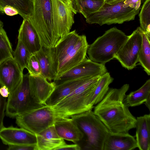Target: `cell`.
Segmentation results:
<instances>
[{
  "instance_id": "6da1fadb",
  "label": "cell",
  "mask_w": 150,
  "mask_h": 150,
  "mask_svg": "<svg viewBox=\"0 0 150 150\" xmlns=\"http://www.w3.org/2000/svg\"><path fill=\"white\" fill-rule=\"evenodd\" d=\"M129 85L110 88L103 99L94 107V115L110 132L129 133L135 128L136 118L124 102Z\"/></svg>"
},
{
  "instance_id": "7a4b0ae2",
  "label": "cell",
  "mask_w": 150,
  "mask_h": 150,
  "mask_svg": "<svg viewBox=\"0 0 150 150\" xmlns=\"http://www.w3.org/2000/svg\"><path fill=\"white\" fill-rule=\"evenodd\" d=\"M141 4V0H125L113 4L105 1L98 11L88 16L86 22L101 26L121 24L133 20L139 12Z\"/></svg>"
},
{
  "instance_id": "3957f363",
  "label": "cell",
  "mask_w": 150,
  "mask_h": 150,
  "mask_svg": "<svg viewBox=\"0 0 150 150\" xmlns=\"http://www.w3.org/2000/svg\"><path fill=\"white\" fill-rule=\"evenodd\" d=\"M71 117L83 134L82 139L77 143L81 150H103L104 141L110 132L92 110Z\"/></svg>"
},
{
  "instance_id": "277c9868",
  "label": "cell",
  "mask_w": 150,
  "mask_h": 150,
  "mask_svg": "<svg viewBox=\"0 0 150 150\" xmlns=\"http://www.w3.org/2000/svg\"><path fill=\"white\" fill-rule=\"evenodd\" d=\"M100 76L91 77L56 105L52 106L60 117H69L89 110V103Z\"/></svg>"
},
{
  "instance_id": "5b68a950",
  "label": "cell",
  "mask_w": 150,
  "mask_h": 150,
  "mask_svg": "<svg viewBox=\"0 0 150 150\" xmlns=\"http://www.w3.org/2000/svg\"><path fill=\"white\" fill-rule=\"evenodd\" d=\"M33 12L28 20L37 33L42 47L50 48L60 41L54 31L51 0H33Z\"/></svg>"
},
{
  "instance_id": "8992f818",
  "label": "cell",
  "mask_w": 150,
  "mask_h": 150,
  "mask_svg": "<svg viewBox=\"0 0 150 150\" xmlns=\"http://www.w3.org/2000/svg\"><path fill=\"white\" fill-rule=\"evenodd\" d=\"M128 38V36L116 27L110 29L88 45L87 53L89 59L105 64L115 58Z\"/></svg>"
},
{
  "instance_id": "52a82bcc",
  "label": "cell",
  "mask_w": 150,
  "mask_h": 150,
  "mask_svg": "<svg viewBox=\"0 0 150 150\" xmlns=\"http://www.w3.org/2000/svg\"><path fill=\"white\" fill-rule=\"evenodd\" d=\"M44 105L36 103L30 93L29 74H23L22 81L10 93L6 102V115L10 118L17 116Z\"/></svg>"
},
{
  "instance_id": "ba28073f",
  "label": "cell",
  "mask_w": 150,
  "mask_h": 150,
  "mask_svg": "<svg viewBox=\"0 0 150 150\" xmlns=\"http://www.w3.org/2000/svg\"><path fill=\"white\" fill-rule=\"evenodd\" d=\"M59 117L51 106L44 105L17 116L16 123L20 127L36 134L53 125Z\"/></svg>"
},
{
  "instance_id": "9c48e42d",
  "label": "cell",
  "mask_w": 150,
  "mask_h": 150,
  "mask_svg": "<svg viewBox=\"0 0 150 150\" xmlns=\"http://www.w3.org/2000/svg\"><path fill=\"white\" fill-rule=\"evenodd\" d=\"M52 18L55 34L60 40L70 31L77 13L71 0H51Z\"/></svg>"
},
{
  "instance_id": "30bf717a",
  "label": "cell",
  "mask_w": 150,
  "mask_h": 150,
  "mask_svg": "<svg viewBox=\"0 0 150 150\" xmlns=\"http://www.w3.org/2000/svg\"><path fill=\"white\" fill-rule=\"evenodd\" d=\"M142 41L141 28L139 27L128 36L115 57L123 67L131 70L136 67L138 62Z\"/></svg>"
},
{
  "instance_id": "8fae6325",
  "label": "cell",
  "mask_w": 150,
  "mask_h": 150,
  "mask_svg": "<svg viewBox=\"0 0 150 150\" xmlns=\"http://www.w3.org/2000/svg\"><path fill=\"white\" fill-rule=\"evenodd\" d=\"M107 72L105 64L85 59L53 81L55 86L76 79L101 76Z\"/></svg>"
},
{
  "instance_id": "7c38bea8",
  "label": "cell",
  "mask_w": 150,
  "mask_h": 150,
  "mask_svg": "<svg viewBox=\"0 0 150 150\" xmlns=\"http://www.w3.org/2000/svg\"><path fill=\"white\" fill-rule=\"evenodd\" d=\"M80 37V35L74 30L65 35L54 47L47 48L54 80L55 72L59 64L74 47Z\"/></svg>"
},
{
  "instance_id": "4fadbf2b",
  "label": "cell",
  "mask_w": 150,
  "mask_h": 150,
  "mask_svg": "<svg viewBox=\"0 0 150 150\" xmlns=\"http://www.w3.org/2000/svg\"><path fill=\"white\" fill-rule=\"evenodd\" d=\"M88 45L86 35H80L75 46L59 64L55 72L54 81L86 58Z\"/></svg>"
},
{
  "instance_id": "5bb4252c",
  "label": "cell",
  "mask_w": 150,
  "mask_h": 150,
  "mask_svg": "<svg viewBox=\"0 0 150 150\" xmlns=\"http://www.w3.org/2000/svg\"><path fill=\"white\" fill-rule=\"evenodd\" d=\"M23 74L13 58L6 59L0 64V83L7 88L10 93L21 83Z\"/></svg>"
},
{
  "instance_id": "9a60e30c",
  "label": "cell",
  "mask_w": 150,
  "mask_h": 150,
  "mask_svg": "<svg viewBox=\"0 0 150 150\" xmlns=\"http://www.w3.org/2000/svg\"><path fill=\"white\" fill-rule=\"evenodd\" d=\"M0 138L8 145L36 144V134L23 128L12 126L3 127L0 129Z\"/></svg>"
},
{
  "instance_id": "2e32d148",
  "label": "cell",
  "mask_w": 150,
  "mask_h": 150,
  "mask_svg": "<svg viewBox=\"0 0 150 150\" xmlns=\"http://www.w3.org/2000/svg\"><path fill=\"white\" fill-rule=\"evenodd\" d=\"M29 84L31 95L36 103L45 105L55 85L53 81L49 82L42 76H35L29 75Z\"/></svg>"
},
{
  "instance_id": "e0dca14e",
  "label": "cell",
  "mask_w": 150,
  "mask_h": 150,
  "mask_svg": "<svg viewBox=\"0 0 150 150\" xmlns=\"http://www.w3.org/2000/svg\"><path fill=\"white\" fill-rule=\"evenodd\" d=\"M137 148L136 139L129 133L110 132L104 141L103 150H132Z\"/></svg>"
},
{
  "instance_id": "ac0fdd59",
  "label": "cell",
  "mask_w": 150,
  "mask_h": 150,
  "mask_svg": "<svg viewBox=\"0 0 150 150\" xmlns=\"http://www.w3.org/2000/svg\"><path fill=\"white\" fill-rule=\"evenodd\" d=\"M56 131L61 138L77 144L83 137V134L71 118L59 117L54 124Z\"/></svg>"
},
{
  "instance_id": "d6986e66",
  "label": "cell",
  "mask_w": 150,
  "mask_h": 150,
  "mask_svg": "<svg viewBox=\"0 0 150 150\" xmlns=\"http://www.w3.org/2000/svg\"><path fill=\"white\" fill-rule=\"evenodd\" d=\"M91 77L71 80L55 86L53 91L45 101V105L52 107L56 105Z\"/></svg>"
},
{
  "instance_id": "ffe728a7",
  "label": "cell",
  "mask_w": 150,
  "mask_h": 150,
  "mask_svg": "<svg viewBox=\"0 0 150 150\" xmlns=\"http://www.w3.org/2000/svg\"><path fill=\"white\" fill-rule=\"evenodd\" d=\"M18 40L21 41L29 52L34 54L41 47L39 36L28 19H23L18 30Z\"/></svg>"
},
{
  "instance_id": "44dd1931",
  "label": "cell",
  "mask_w": 150,
  "mask_h": 150,
  "mask_svg": "<svg viewBox=\"0 0 150 150\" xmlns=\"http://www.w3.org/2000/svg\"><path fill=\"white\" fill-rule=\"evenodd\" d=\"M36 135L37 150H55L66 144L57 134L54 125Z\"/></svg>"
},
{
  "instance_id": "7402d4cb",
  "label": "cell",
  "mask_w": 150,
  "mask_h": 150,
  "mask_svg": "<svg viewBox=\"0 0 150 150\" xmlns=\"http://www.w3.org/2000/svg\"><path fill=\"white\" fill-rule=\"evenodd\" d=\"M135 128L137 148L140 150H150V115L137 117Z\"/></svg>"
},
{
  "instance_id": "603a6c76",
  "label": "cell",
  "mask_w": 150,
  "mask_h": 150,
  "mask_svg": "<svg viewBox=\"0 0 150 150\" xmlns=\"http://www.w3.org/2000/svg\"><path fill=\"white\" fill-rule=\"evenodd\" d=\"M124 102L128 107L139 105L144 103L150 109V79L147 80L139 88L126 95Z\"/></svg>"
},
{
  "instance_id": "cb8c5ba5",
  "label": "cell",
  "mask_w": 150,
  "mask_h": 150,
  "mask_svg": "<svg viewBox=\"0 0 150 150\" xmlns=\"http://www.w3.org/2000/svg\"><path fill=\"white\" fill-rule=\"evenodd\" d=\"M10 6L16 9L23 19L28 20L33 12V0H0V11L4 13V8Z\"/></svg>"
},
{
  "instance_id": "d4e9b609",
  "label": "cell",
  "mask_w": 150,
  "mask_h": 150,
  "mask_svg": "<svg viewBox=\"0 0 150 150\" xmlns=\"http://www.w3.org/2000/svg\"><path fill=\"white\" fill-rule=\"evenodd\" d=\"M114 79L107 72L100 76L98 81L89 103L90 108L92 109L95 105L100 102L108 92L109 85Z\"/></svg>"
},
{
  "instance_id": "484cf974",
  "label": "cell",
  "mask_w": 150,
  "mask_h": 150,
  "mask_svg": "<svg viewBox=\"0 0 150 150\" xmlns=\"http://www.w3.org/2000/svg\"><path fill=\"white\" fill-rule=\"evenodd\" d=\"M72 6L77 13L86 18L90 14L98 11L104 3L103 0H71Z\"/></svg>"
},
{
  "instance_id": "4316f807",
  "label": "cell",
  "mask_w": 150,
  "mask_h": 150,
  "mask_svg": "<svg viewBox=\"0 0 150 150\" xmlns=\"http://www.w3.org/2000/svg\"><path fill=\"white\" fill-rule=\"evenodd\" d=\"M142 41L138 62L148 75H150V35L141 28Z\"/></svg>"
},
{
  "instance_id": "83f0119b",
  "label": "cell",
  "mask_w": 150,
  "mask_h": 150,
  "mask_svg": "<svg viewBox=\"0 0 150 150\" xmlns=\"http://www.w3.org/2000/svg\"><path fill=\"white\" fill-rule=\"evenodd\" d=\"M34 54L39 62L42 76L50 81L54 80V77L51 70L47 48L41 47Z\"/></svg>"
},
{
  "instance_id": "f1b7e54d",
  "label": "cell",
  "mask_w": 150,
  "mask_h": 150,
  "mask_svg": "<svg viewBox=\"0 0 150 150\" xmlns=\"http://www.w3.org/2000/svg\"><path fill=\"white\" fill-rule=\"evenodd\" d=\"M31 54L21 41L18 40L17 47L13 52V58L22 71L24 68H27Z\"/></svg>"
},
{
  "instance_id": "f546056e",
  "label": "cell",
  "mask_w": 150,
  "mask_h": 150,
  "mask_svg": "<svg viewBox=\"0 0 150 150\" xmlns=\"http://www.w3.org/2000/svg\"><path fill=\"white\" fill-rule=\"evenodd\" d=\"M11 43L3 27H0V64L5 60L13 58Z\"/></svg>"
},
{
  "instance_id": "4dcf8cb0",
  "label": "cell",
  "mask_w": 150,
  "mask_h": 150,
  "mask_svg": "<svg viewBox=\"0 0 150 150\" xmlns=\"http://www.w3.org/2000/svg\"><path fill=\"white\" fill-rule=\"evenodd\" d=\"M140 27L150 35V0H145L139 14Z\"/></svg>"
},
{
  "instance_id": "1f68e13d",
  "label": "cell",
  "mask_w": 150,
  "mask_h": 150,
  "mask_svg": "<svg viewBox=\"0 0 150 150\" xmlns=\"http://www.w3.org/2000/svg\"><path fill=\"white\" fill-rule=\"evenodd\" d=\"M26 69L30 75L42 76L39 62L34 54L31 55Z\"/></svg>"
},
{
  "instance_id": "d6a6232c",
  "label": "cell",
  "mask_w": 150,
  "mask_h": 150,
  "mask_svg": "<svg viewBox=\"0 0 150 150\" xmlns=\"http://www.w3.org/2000/svg\"><path fill=\"white\" fill-rule=\"evenodd\" d=\"M6 104V98L0 94V129L4 127L3 120Z\"/></svg>"
},
{
  "instance_id": "836d02e7",
  "label": "cell",
  "mask_w": 150,
  "mask_h": 150,
  "mask_svg": "<svg viewBox=\"0 0 150 150\" xmlns=\"http://www.w3.org/2000/svg\"><path fill=\"white\" fill-rule=\"evenodd\" d=\"M8 150H37L36 144L9 145Z\"/></svg>"
},
{
  "instance_id": "e575fe53",
  "label": "cell",
  "mask_w": 150,
  "mask_h": 150,
  "mask_svg": "<svg viewBox=\"0 0 150 150\" xmlns=\"http://www.w3.org/2000/svg\"><path fill=\"white\" fill-rule=\"evenodd\" d=\"M55 150H81L79 146L77 144H66L57 148Z\"/></svg>"
},
{
  "instance_id": "d590c367",
  "label": "cell",
  "mask_w": 150,
  "mask_h": 150,
  "mask_svg": "<svg viewBox=\"0 0 150 150\" xmlns=\"http://www.w3.org/2000/svg\"><path fill=\"white\" fill-rule=\"evenodd\" d=\"M4 13L8 16H12L18 14L17 11L13 7L10 6H6L4 8Z\"/></svg>"
},
{
  "instance_id": "8d00e7d4",
  "label": "cell",
  "mask_w": 150,
  "mask_h": 150,
  "mask_svg": "<svg viewBox=\"0 0 150 150\" xmlns=\"http://www.w3.org/2000/svg\"><path fill=\"white\" fill-rule=\"evenodd\" d=\"M10 93L7 87L5 86H1L0 87V94L3 97H8Z\"/></svg>"
},
{
  "instance_id": "74e56055",
  "label": "cell",
  "mask_w": 150,
  "mask_h": 150,
  "mask_svg": "<svg viewBox=\"0 0 150 150\" xmlns=\"http://www.w3.org/2000/svg\"><path fill=\"white\" fill-rule=\"evenodd\" d=\"M125 0H106L105 1L109 4H113L118 3Z\"/></svg>"
},
{
  "instance_id": "f35d334b",
  "label": "cell",
  "mask_w": 150,
  "mask_h": 150,
  "mask_svg": "<svg viewBox=\"0 0 150 150\" xmlns=\"http://www.w3.org/2000/svg\"><path fill=\"white\" fill-rule=\"evenodd\" d=\"M0 25H3V23L0 20Z\"/></svg>"
},
{
  "instance_id": "ab89813d",
  "label": "cell",
  "mask_w": 150,
  "mask_h": 150,
  "mask_svg": "<svg viewBox=\"0 0 150 150\" xmlns=\"http://www.w3.org/2000/svg\"><path fill=\"white\" fill-rule=\"evenodd\" d=\"M3 25H0V27H3Z\"/></svg>"
},
{
  "instance_id": "60d3db41",
  "label": "cell",
  "mask_w": 150,
  "mask_h": 150,
  "mask_svg": "<svg viewBox=\"0 0 150 150\" xmlns=\"http://www.w3.org/2000/svg\"><path fill=\"white\" fill-rule=\"evenodd\" d=\"M1 83H0V87H1Z\"/></svg>"
},
{
  "instance_id": "b9f144b4",
  "label": "cell",
  "mask_w": 150,
  "mask_h": 150,
  "mask_svg": "<svg viewBox=\"0 0 150 150\" xmlns=\"http://www.w3.org/2000/svg\"><path fill=\"white\" fill-rule=\"evenodd\" d=\"M104 0V1H105V0Z\"/></svg>"
}]
</instances>
